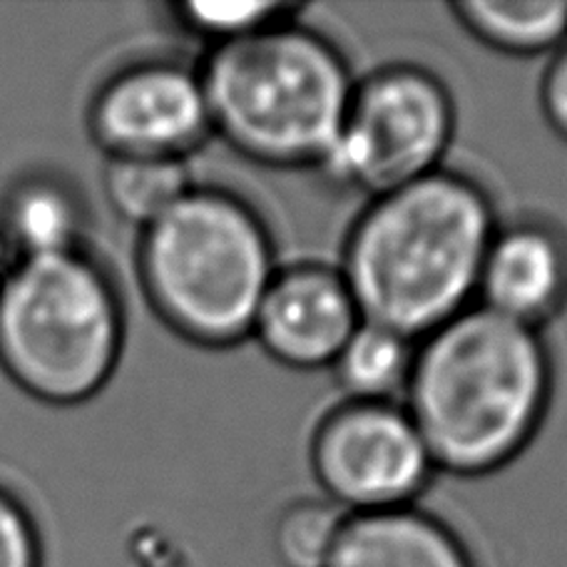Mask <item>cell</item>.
Masks as SVG:
<instances>
[{
    "instance_id": "obj_1",
    "label": "cell",
    "mask_w": 567,
    "mask_h": 567,
    "mask_svg": "<svg viewBox=\"0 0 567 567\" xmlns=\"http://www.w3.org/2000/svg\"><path fill=\"white\" fill-rule=\"evenodd\" d=\"M550 389V353L538 329L475 303L416 343L403 409L435 471L475 478L528 449Z\"/></svg>"
},
{
    "instance_id": "obj_2",
    "label": "cell",
    "mask_w": 567,
    "mask_h": 567,
    "mask_svg": "<svg viewBox=\"0 0 567 567\" xmlns=\"http://www.w3.org/2000/svg\"><path fill=\"white\" fill-rule=\"evenodd\" d=\"M495 229L488 195L473 179L439 169L371 197L349 231L339 271L363 321L421 341L475 307Z\"/></svg>"
},
{
    "instance_id": "obj_3",
    "label": "cell",
    "mask_w": 567,
    "mask_h": 567,
    "mask_svg": "<svg viewBox=\"0 0 567 567\" xmlns=\"http://www.w3.org/2000/svg\"><path fill=\"white\" fill-rule=\"evenodd\" d=\"M197 73L212 133L275 167H321L353 93L339 50L293 18L212 48Z\"/></svg>"
},
{
    "instance_id": "obj_4",
    "label": "cell",
    "mask_w": 567,
    "mask_h": 567,
    "mask_svg": "<svg viewBox=\"0 0 567 567\" xmlns=\"http://www.w3.org/2000/svg\"><path fill=\"white\" fill-rule=\"evenodd\" d=\"M137 261L159 317L179 337L215 349L251 337L277 275L257 212L227 192L199 187L142 229Z\"/></svg>"
},
{
    "instance_id": "obj_5",
    "label": "cell",
    "mask_w": 567,
    "mask_h": 567,
    "mask_svg": "<svg viewBox=\"0 0 567 567\" xmlns=\"http://www.w3.org/2000/svg\"><path fill=\"white\" fill-rule=\"evenodd\" d=\"M123 343V301L83 249L18 259L0 279V367L28 396L53 406L93 399Z\"/></svg>"
},
{
    "instance_id": "obj_6",
    "label": "cell",
    "mask_w": 567,
    "mask_h": 567,
    "mask_svg": "<svg viewBox=\"0 0 567 567\" xmlns=\"http://www.w3.org/2000/svg\"><path fill=\"white\" fill-rule=\"evenodd\" d=\"M453 125V100L439 78L416 65H386L353 83L319 169L341 187L379 197L439 172Z\"/></svg>"
},
{
    "instance_id": "obj_7",
    "label": "cell",
    "mask_w": 567,
    "mask_h": 567,
    "mask_svg": "<svg viewBox=\"0 0 567 567\" xmlns=\"http://www.w3.org/2000/svg\"><path fill=\"white\" fill-rule=\"evenodd\" d=\"M311 468L323 498L361 515L413 505L435 465L403 403L347 401L313 433Z\"/></svg>"
},
{
    "instance_id": "obj_8",
    "label": "cell",
    "mask_w": 567,
    "mask_h": 567,
    "mask_svg": "<svg viewBox=\"0 0 567 567\" xmlns=\"http://www.w3.org/2000/svg\"><path fill=\"white\" fill-rule=\"evenodd\" d=\"M90 127L110 155L185 159L212 133L199 73L169 60L120 70L97 90Z\"/></svg>"
},
{
    "instance_id": "obj_9",
    "label": "cell",
    "mask_w": 567,
    "mask_h": 567,
    "mask_svg": "<svg viewBox=\"0 0 567 567\" xmlns=\"http://www.w3.org/2000/svg\"><path fill=\"white\" fill-rule=\"evenodd\" d=\"M361 321L357 299L339 269L293 265L277 269L251 337L284 367L309 371L331 367Z\"/></svg>"
},
{
    "instance_id": "obj_10",
    "label": "cell",
    "mask_w": 567,
    "mask_h": 567,
    "mask_svg": "<svg viewBox=\"0 0 567 567\" xmlns=\"http://www.w3.org/2000/svg\"><path fill=\"white\" fill-rule=\"evenodd\" d=\"M567 299V241L538 219L498 227L478 279L483 309L538 329Z\"/></svg>"
},
{
    "instance_id": "obj_11",
    "label": "cell",
    "mask_w": 567,
    "mask_h": 567,
    "mask_svg": "<svg viewBox=\"0 0 567 567\" xmlns=\"http://www.w3.org/2000/svg\"><path fill=\"white\" fill-rule=\"evenodd\" d=\"M327 567H475L449 525L413 505L347 515Z\"/></svg>"
},
{
    "instance_id": "obj_12",
    "label": "cell",
    "mask_w": 567,
    "mask_h": 567,
    "mask_svg": "<svg viewBox=\"0 0 567 567\" xmlns=\"http://www.w3.org/2000/svg\"><path fill=\"white\" fill-rule=\"evenodd\" d=\"M0 225L18 259H33L80 249L85 217L78 195L65 182L25 177L6 195Z\"/></svg>"
},
{
    "instance_id": "obj_13",
    "label": "cell",
    "mask_w": 567,
    "mask_h": 567,
    "mask_svg": "<svg viewBox=\"0 0 567 567\" xmlns=\"http://www.w3.org/2000/svg\"><path fill=\"white\" fill-rule=\"evenodd\" d=\"M451 10L475 40L508 55L558 53L567 40V0H463Z\"/></svg>"
},
{
    "instance_id": "obj_14",
    "label": "cell",
    "mask_w": 567,
    "mask_h": 567,
    "mask_svg": "<svg viewBox=\"0 0 567 567\" xmlns=\"http://www.w3.org/2000/svg\"><path fill=\"white\" fill-rule=\"evenodd\" d=\"M416 343L381 323L361 321L331 363L347 399L396 403L409 386Z\"/></svg>"
},
{
    "instance_id": "obj_15",
    "label": "cell",
    "mask_w": 567,
    "mask_h": 567,
    "mask_svg": "<svg viewBox=\"0 0 567 567\" xmlns=\"http://www.w3.org/2000/svg\"><path fill=\"white\" fill-rule=\"evenodd\" d=\"M103 189L117 217L145 229L177 207L195 185L187 162L179 157L110 155L103 169Z\"/></svg>"
},
{
    "instance_id": "obj_16",
    "label": "cell",
    "mask_w": 567,
    "mask_h": 567,
    "mask_svg": "<svg viewBox=\"0 0 567 567\" xmlns=\"http://www.w3.org/2000/svg\"><path fill=\"white\" fill-rule=\"evenodd\" d=\"M347 513L327 498L299 501L279 515L275 550L281 567H327Z\"/></svg>"
},
{
    "instance_id": "obj_17",
    "label": "cell",
    "mask_w": 567,
    "mask_h": 567,
    "mask_svg": "<svg viewBox=\"0 0 567 567\" xmlns=\"http://www.w3.org/2000/svg\"><path fill=\"white\" fill-rule=\"evenodd\" d=\"M175 16L182 25L202 40H209L212 48L247 38L257 30H265L281 20L293 18L297 6L281 3H187L175 6Z\"/></svg>"
},
{
    "instance_id": "obj_18",
    "label": "cell",
    "mask_w": 567,
    "mask_h": 567,
    "mask_svg": "<svg viewBox=\"0 0 567 567\" xmlns=\"http://www.w3.org/2000/svg\"><path fill=\"white\" fill-rule=\"evenodd\" d=\"M0 567H43V540L33 515L0 488Z\"/></svg>"
},
{
    "instance_id": "obj_19",
    "label": "cell",
    "mask_w": 567,
    "mask_h": 567,
    "mask_svg": "<svg viewBox=\"0 0 567 567\" xmlns=\"http://www.w3.org/2000/svg\"><path fill=\"white\" fill-rule=\"evenodd\" d=\"M540 107L550 127L567 140V45L553 55L540 83Z\"/></svg>"
}]
</instances>
